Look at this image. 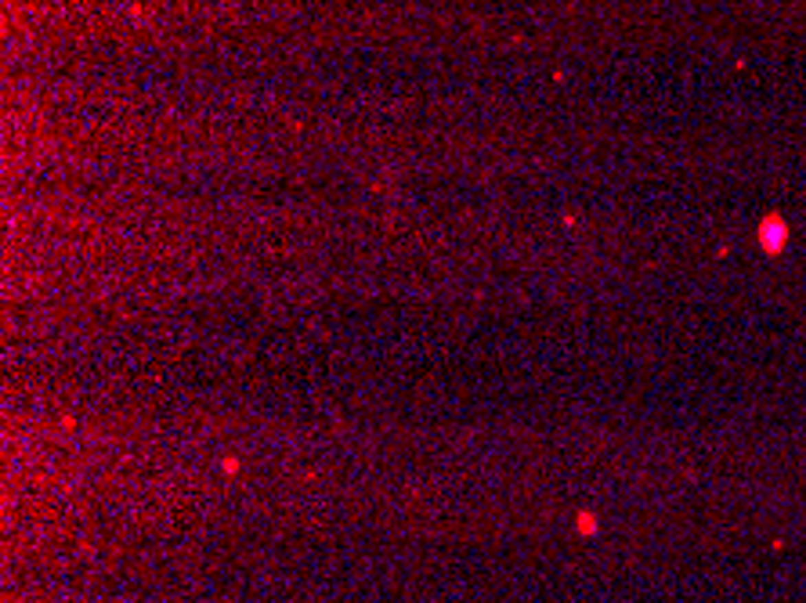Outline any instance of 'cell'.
Returning <instances> with one entry per match:
<instances>
[{
	"label": "cell",
	"instance_id": "6da1fadb",
	"mask_svg": "<svg viewBox=\"0 0 806 603\" xmlns=\"http://www.w3.org/2000/svg\"><path fill=\"white\" fill-rule=\"evenodd\" d=\"M579 527H582V531H586V535H590V531L596 527V521H593V516H579Z\"/></svg>",
	"mask_w": 806,
	"mask_h": 603
}]
</instances>
